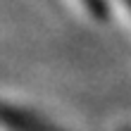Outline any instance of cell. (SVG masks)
<instances>
[{
  "mask_svg": "<svg viewBox=\"0 0 131 131\" xmlns=\"http://www.w3.org/2000/svg\"><path fill=\"white\" fill-rule=\"evenodd\" d=\"M83 3L88 5V10H91V12H95V17H103L105 7H103V3H100V0H83Z\"/></svg>",
  "mask_w": 131,
  "mask_h": 131,
  "instance_id": "cell-1",
  "label": "cell"
},
{
  "mask_svg": "<svg viewBox=\"0 0 131 131\" xmlns=\"http://www.w3.org/2000/svg\"><path fill=\"white\" fill-rule=\"evenodd\" d=\"M124 3H126V5H129V10H131V0H124Z\"/></svg>",
  "mask_w": 131,
  "mask_h": 131,
  "instance_id": "cell-2",
  "label": "cell"
}]
</instances>
